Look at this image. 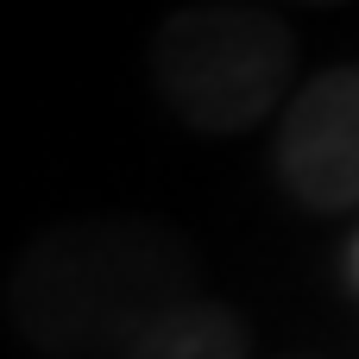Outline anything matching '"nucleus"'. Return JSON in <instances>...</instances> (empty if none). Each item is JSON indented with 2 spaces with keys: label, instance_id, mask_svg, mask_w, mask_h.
<instances>
[{
  "label": "nucleus",
  "instance_id": "obj_1",
  "mask_svg": "<svg viewBox=\"0 0 359 359\" xmlns=\"http://www.w3.org/2000/svg\"><path fill=\"white\" fill-rule=\"evenodd\" d=\"M196 246L158 215L50 221L6 271V322L44 359H120L158 316L202 297Z\"/></svg>",
  "mask_w": 359,
  "mask_h": 359
},
{
  "label": "nucleus",
  "instance_id": "obj_2",
  "mask_svg": "<svg viewBox=\"0 0 359 359\" xmlns=\"http://www.w3.org/2000/svg\"><path fill=\"white\" fill-rule=\"evenodd\" d=\"M151 95L202 139H240L290 95L297 38L278 13L246 0H189L151 25Z\"/></svg>",
  "mask_w": 359,
  "mask_h": 359
},
{
  "label": "nucleus",
  "instance_id": "obj_3",
  "mask_svg": "<svg viewBox=\"0 0 359 359\" xmlns=\"http://www.w3.org/2000/svg\"><path fill=\"white\" fill-rule=\"evenodd\" d=\"M271 170L284 183V196L309 215L359 208V63L316 69L290 95V107L278 120Z\"/></svg>",
  "mask_w": 359,
  "mask_h": 359
},
{
  "label": "nucleus",
  "instance_id": "obj_4",
  "mask_svg": "<svg viewBox=\"0 0 359 359\" xmlns=\"http://www.w3.org/2000/svg\"><path fill=\"white\" fill-rule=\"evenodd\" d=\"M252 353V328L233 303L215 297H189L170 316H158L120 359H246Z\"/></svg>",
  "mask_w": 359,
  "mask_h": 359
},
{
  "label": "nucleus",
  "instance_id": "obj_5",
  "mask_svg": "<svg viewBox=\"0 0 359 359\" xmlns=\"http://www.w3.org/2000/svg\"><path fill=\"white\" fill-rule=\"evenodd\" d=\"M347 284L359 290V233H353V246H347Z\"/></svg>",
  "mask_w": 359,
  "mask_h": 359
},
{
  "label": "nucleus",
  "instance_id": "obj_6",
  "mask_svg": "<svg viewBox=\"0 0 359 359\" xmlns=\"http://www.w3.org/2000/svg\"><path fill=\"white\" fill-rule=\"evenodd\" d=\"M303 6H341V0H303Z\"/></svg>",
  "mask_w": 359,
  "mask_h": 359
}]
</instances>
